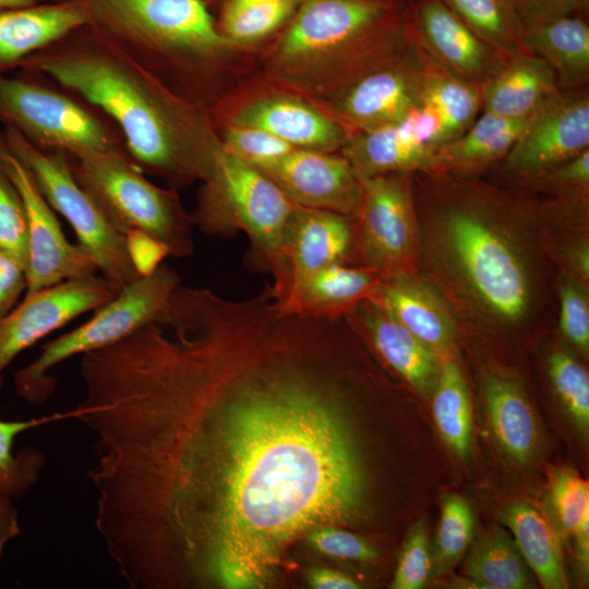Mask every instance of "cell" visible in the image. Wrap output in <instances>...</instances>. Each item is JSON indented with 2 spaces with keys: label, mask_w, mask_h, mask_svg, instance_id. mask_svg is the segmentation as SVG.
Returning <instances> with one entry per match:
<instances>
[{
  "label": "cell",
  "mask_w": 589,
  "mask_h": 589,
  "mask_svg": "<svg viewBox=\"0 0 589 589\" xmlns=\"http://www.w3.org/2000/svg\"><path fill=\"white\" fill-rule=\"evenodd\" d=\"M561 328L582 352L589 349V308L582 292L572 283L561 288Z\"/></svg>",
  "instance_id": "b9f144b4"
},
{
  "label": "cell",
  "mask_w": 589,
  "mask_h": 589,
  "mask_svg": "<svg viewBox=\"0 0 589 589\" xmlns=\"http://www.w3.org/2000/svg\"><path fill=\"white\" fill-rule=\"evenodd\" d=\"M549 373L553 387L569 418L584 435H588V372L572 356L557 351L549 359Z\"/></svg>",
  "instance_id": "e575fe53"
},
{
  "label": "cell",
  "mask_w": 589,
  "mask_h": 589,
  "mask_svg": "<svg viewBox=\"0 0 589 589\" xmlns=\"http://www.w3.org/2000/svg\"><path fill=\"white\" fill-rule=\"evenodd\" d=\"M412 172H392L359 177L361 199L358 233L353 244L383 280L399 277L414 245L416 218L412 197Z\"/></svg>",
  "instance_id": "30bf717a"
},
{
  "label": "cell",
  "mask_w": 589,
  "mask_h": 589,
  "mask_svg": "<svg viewBox=\"0 0 589 589\" xmlns=\"http://www.w3.org/2000/svg\"><path fill=\"white\" fill-rule=\"evenodd\" d=\"M19 70L41 74L103 111L144 173L172 187L211 177L219 147L195 108L97 26L72 31Z\"/></svg>",
  "instance_id": "7a4b0ae2"
},
{
  "label": "cell",
  "mask_w": 589,
  "mask_h": 589,
  "mask_svg": "<svg viewBox=\"0 0 589 589\" xmlns=\"http://www.w3.org/2000/svg\"><path fill=\"white\" fill-rule=\"evenodd\" d=\"M481 40L504 58L528 51L514 0H442Z\"/></svg>",
  "instance_id": "4dcf8cb0"
},
{
  "label": "cell",
  "mask_w": 589,
  "mask_h": 589,
  "mask_svg": "<svg viewBox=\"0 0 589 589\" xmlns=\"http://www.w3.org/2000/svg\"><path fill=\"white\" fill-rule=\"evenodd\" d=\"M575 538L576 558L584 576L589 569V517H586L573 533Z\"/></svg>",
  "instance_id": "c3c4849f"
},
{
  "label": "cell",
  "mask_w": 589,
  "mask_h": 589,
  "mask_svg": "<svg viewBox=\"0 0 589 589\" xmlns=\"http://www.w3.org/2000/svg\"><path fill=\"white\" fill-rule=\"evenodd\" d=\"M296 0L256 3L225 11L223 27L229 40L251 41L268 35L291 14Z\"/></svg>",
  "instance_id": "8d00e7d4"
},
{
  "label": "cell",
  "mask_w": 589,
  "mask_h": 589,
  "mask_svg": "<svg viewBox=\"0 0 589 589\" xmlns=\"http://www.w3.org/2000/svg\"><path fill=\"white\" fill-rule=\"evenodd\" d=\"M120 289L103 275L94 274L25 293L0 318V389L5 371L20 353L77 316L105 304Z\"/></svg>",
  "instance_id": "7c38bea8"
},
{
  "label": "cell",
  "mask_w": 589,
  "mask_h": 589,
  "mask_svg": "<svg viewBox=\"0 0 589 589\" xmlns=\"http://www.w3.org/2000/svg\"><path fill=\"white\" fill-rule=\"evenodd\" d=\"M181 285L178 273L161 264L154 273L122 287L85 323L47 341L38 356L14 374L16 395L32 405L47 401L57 388L52 370L62 362L110 346L152 320Z\"/></svg>",
  "instance_id": "52a82bcc"
},
{
  "label": "cell",
  "mask_w": 589,
  "mask_h": 589,
  "mask_svg": "<svg viewBox=\"0 0 589 589\" xmlns=\"http://www.w3.org/2000/svg\"><path fill=\"white\" fill-rule=\"evenodd\" d=\"M453 195L457 200L443 205V217L465 275L495 313L509 320L520 317L528 303V283L519 259L468 194Z\"/></svg>",
  "instance_id": "9c48e42d"
},
{
  "label": "cell",
  "mask_w": 589,
  "mask_h": 589,
  "mask_svg": "<svg viewBox=\"0 0 589 589\" xmlns=\"http://www.w3.org/2000/svg\"><path fill=\"white\" fill-rule=\"evenodd\" d=\"M433 397V416L440 434L460 458H466L472 444V410L466 381L455 362L440 370Z\"/></svg>",
  "instance_id": "1f68e13d"
},
{
  "label": "cell",
  "mask_w": 589,
  "mask_h": 589,
  "mask_svg": "<svg viewBox=\"0 0 589 589\" xmlns=\"http://www.w3.org/2000/svg\"><path fill=\"white\" fill-rule=\"evenodd\" d=\"M526 49L554 71L560 89L585 87L589 82V24L582 14L556 17L522 32Z\"/></svg>",
  "instance_id": "cb8c5ba5"
},
{
  "label": "cell",
  "mask_w": 589,
  "mask_h": 589,
  "mask_svg": "<svg viewBox=\"0 0 589 589\" xmlns=\"http://www.w3.org/2000/svg\"><path fill=\"white\" fill-rule=\"evenodd\" d=\"M336 330L251 301L127 416L116 496L167 587H263L298 533L360 515L365 473Z\"/></svg>",
  "instance_id": "6da1fadb"
},
{
  "label": "cell",
  "mask_w": 589,
  "mask_h": 589,
  "mask_svg": "<svg viewBox=\"0 0 589 589\" xmlns=\"http://www.w3.org/2000/svg\"><path fill=\"white\" fill-rule=\"evenodd\" d=\"M74 419V409L20 420L0 417V494L23 498L38 482L46 466L43 452L34 446L14 449L21 434L58 421Z\"/></svg>",
  "instance_id": "f1b7e54d"
},
{
  "label": "cell",
  "mask_w": 589,
  "mask_h": 589,
  "mask_svg": "<svg viewBox=\"0 0 589 589\" xmlns=\"http://www.w3.org/2000/svg\"><path fill=\"white\" fill-rule=\"evenodd\" d=\"M1 131L11 152L26 166L53 211L67 219L77 243L92 255L101 275L119 288L137 279L124 236L76 181L70 156L39 149L10 127Z\"/></svg>",
  "instance_id": "ba28073f"
},
{
  "label": "cell",
  "mask_w": 589,
  "mask_h": 589,
  "mask_svg": "<svg viewBox=\"0 0 589 589\" xmlns=\"http://www.w3.org/2000/svg\"><path fill=\"white\" fill-rule=\"evenodd\" d=\"M40 2V0H0V9L22 8Z\"/></svg>",
  "instance_id": "f907efd6"
},
{
  "label": "cell",
  "mask_w": 589,
  "mask_h": 589,
  "mask_svg": "<svg viewBox=\"0 0 589 589\" xmlns=\"http://www.w3.org/2000/svg\"><path fill=\"white\" fill-rule=\"evenodd\" d=\"M88 22L81 0L0 9V77L19 70L28 57Z\"/></svg>",
  "instance_id": "d6986e66"
},
{
  "label": "cell",
  "mask_w": 589,
  "mask_h": 589,
  "mask_svg": "<svg viewBox=\"0 0 589 589\" xmlns=\"http://www.w3.org/2000/svg\"><path fill=\"white\" fill-rule=\"evenodd\" d=\"M0 167L17 189L27 218L25 293L63 280L94 275L98 271L94 259L82 245L67 239L53 208L39 191L26 166L11 152L1 130Z\"/></svg>",
  "instance_id": "8fae6325"
},
{
  "label": "cell",
  "mask_w": 589,
  "mask_h": 589,
  "mask_svg": "<svg viewBox=\"0 0 589 589\" xmlns=\"http://www.w3.org/2000/svg\"><path fill=\"white\" fill-rule=\"evenodd\" d=\"M221 148L256 168L271 165L294 149L265 130L237 124L226 131Z\"/></svg>",
  "instance_id": "74e56055"
},
{
  "label": "cell",
  "mask_w": 589,
  "mask_h": 589,
  "mask_svg": "<svg viewBox=\"0 0 589 589\" xmlns=\"http://www.w3.org/2000/svg\"><path fill=\"white\" fill-rule=\"evenodd\" d=\"M26 286L25 266L12 255L0 251V318L17 304Z\"/></svg>",
  "instance_id": "f6af8a7d"
},
{
  "label": "cell",
  "mask_w": 589,
  "mask_h": 589,
  "mask_svg": "<svg viewBox=\"0 0 589 589\" xmlns=\"http://www.w3.org/2000/svg\"><path fill=\"white\" fill-rule=\"evenodd\" d=\"M306 580L316 589H357L359 584L350 576L328 568H314L309 572Z\"/></svg>",
  "instance_id": "7dc6e473"
},
{
  "label": "cell",
  "mask_w": 589,
  "mask_h": 589,
  "mask_svg": "<svg viewBox=\"0 0 589 589\" xmlns=\"http://www.w3.org/2000/svg\"><path fill=\"white\" fill-rule=\"evenodd\" d=\"M76 181L121 235L139 230L161 241L173 257L194 251L193 219L178 194L151 182L129 154L70 157Z\"/></svg>",
  "instance_id": "8992f818"
},
{
  "label": "cell",
  "mask_w": 589,
  "mask_h": 589,
  "mask_svg": "<svg viewBox=\"0 0 589 589\" xmlns=\"http://www.w3.org/2000/svg\"><path fill=\"white\" fill-rule=\"evenodd\" d=\"M296 206L263 171L219 147L191 216L208 236L247 233L275 283L281 274L285 232Z\"/></svg>",
  "instance_id": "5b68a950"
},
{
  "label": "cell",
  "mask_w": 589,
  "mask_h": 589,
  "mask_svg": "<svg viewBox=\"0 0 589 589\" xmlns=\"http://www.w3.org/2000/svg\"><path fill=\"white\" fill-rule=\"evenodd\" d=\"M432 573V557L425 525L418 521L410 530L395 570L392 588L420 589Z\"/></svg>",
  "instance_id": "ab89813d"
},
{
  "label": "cell",
  "mask_w": 589,
  "mask_h": 589,
  "mask_svg": "<svg viewBox=\"0 0 589 589\" xmlns=\"http://www.w3.org/2000/svg\"><path fill=\"white\" fill-rule=\"evenodd\" d=\"M552 524L563 536H573L589 517V485L575 470L561 469L552 477L548 495Z\"/></svg>",
  "instance_id": "d590c367"
},
{
  "label": "cell",
  "mask_w": 589,
  "mask_h": 589,
  "mask_svg": "<svg viewBox=\"0 0 589 589\" xmlns=\"http://www.w3.org/2000/svg\"><path fill=\"white\" fill-rule=\"evenodd\" d=\"M426 64V55L412 41L398 57L345 85L339 113L356 132L398 120L421 99Z\"/></svg>",
  "instance_id": "9a60e30c"
},
{
  "label": "cell",
  "mask_w": 589,
  "mask_h": 589,
  "mask_svg": "<svg viewBox=\"0 0 589 589\" xmlns=\"http://www.w3.org/2000/svg\"><path fill=\"white\" fill-rule=\"evenodd\" d=\"M514 4L524 29L556 17L582 14L589 0H514Z\"/></svg>",
  "instance_id": "7bdbcfd3"
},
{
  "label": "cell",
  "mask_w": 589,
  "mask_h": 589,
  "mask_svg": "<svg viewBox=\"0 0 589 589\" xmlns=\"http://www.w3.org/2000/svg\"><path fill=\"white\" fill-rule=\"evenodd\" d=\"M21 534L19 512L14 500L0 494V563L8 544Z\"/></svg>",
  "instance_id": "bcb514c9"
},
{
  "label": "cell",
  "mask_w": 589,
  "mask_h": 589,
  "mask_svg": "<svg viewBox=\"0 0 589 589\" xmlns=\"http://www.w3.org/2000/svg\"><path fill=\"white\" fill-rule=\"evenodd\" d=\"M433 351L450 350L455 328L444 305L425 287L396 277L381 280L371 297Z\"/></svg>",
  "instance_id": "484cf974"
},
{
  "label": "cell",
  "mask_w": 589,
  "mask_h": 589,
  "mask_svg": "<svg viewBox=\"0 0 589 589\" xmlns=\"http://www.w3.org/2000/svg\"><path fill=\"white\" fill-rule=\"evenodd\" d=\"M277 1H283V0H230L226 8V11L237 10L242 7L250 5V4L277 2Z\"/></svg>",
  "instance_id": "681fc988"
},
{
  "label": "cell",
  "mask_w": 589,
  "mask_h": 589,
  "mask_svg": "<svg viewBox=\"0 0 589 589\" xmlns=\"http://www.w3.org/2000/svg\"><path fill=\"white\" fill-rule=\"evenodd\" d=\"M27 218L21 195L0 167V251L26 266Z\"/></svg>",
  "instance_id": "f35d334b"
},
{
  "label": "cell",
  "mask_w": 589,
  "mask_h": 589,
  "mask_svg": "<svg viewBox=\"0 0 589 589\" xmlns=\"http://www.w3.org/2000/svg\"><path fill=\"white\" fill-rule=\"evenodd\" d=\"M97 26L163 83L200 71L230 41L203 0H81ZM165 84V83H164Z\"/></svg>",
  "instance_id": "3957f363"
},
{
  "label": "cell",
  "mask_w": 589,
  "mask_h": 589,
  "mask_svg": "<svg viewBox=\"0 0 589 589\" xmlns=\"http://www.w3.org/2000/svg\"><path fill=\"white\" fill-rule=\"evenodd\" d=\"M560 91L553 69L525 51L507 57L481 84L482 111L526 120Z\"/></svg>",
  "instance_id": "7402d4cb"
},
{
  "label": "cell",
  "mask_w": 589,
  "mask_h": 589,
  "mask_svg": "<svg viewBox=\"0 0 589 589\" xmlns=\"http://www.w3.org/2000/svg\"><path fill=\"white\" fill-rule=\"evenodd\" d=\"M349 321L362 328L380 356L411 386L424 393L435 387L441 370L435 351L384 308L366 299L350 313Z\"/></svg>",
  "instance_id": "44dd1931"
},
{
  "label": "cell",
  "mask_w": 589,
  "mask_h": 589,
  "mask_svg": "<svg viewBox=\"0 0 589 589\" xmlns=\"http://www.w3.org/2000/svg\"><path fill=\"white\" fill-rule=\"evenodd\" d=\"M352 248L353 228L347 215L297 205L285 232L281 274L271 286L277 301L303 276L345 263Z\"/></svg>",
  "instance_id": "ac0fdd59"
},
{
  "label": "cell",
  "mask_w": 589,
  "mask_h": 589,
  "mask_svg": "<svg viewBox=\"0 0 589 589\" xmlns=\"http://www.w3.org/2000/svg\"><path fill=\"white\" fill-rule=\"evenodd\" d=\"M501 520L513 533L521 556L541 586L568 588L558 532L551 520L521 501L507 505Z\"/></svg>",
  "instance_id": "83f0119b"
},
{
  "label": "cell",
  "mask_w": 589,
  "mask_h": 589,
  "mask_svg": "<svg viewBox=\"0 0 589 589\" xmlns=\"http://www.w3.org/2000/svg\"><path fill=\"white\" fill-rule=\"evenodd\" d=\"M0 124L35 147L82 157L127 153L116 124L98 108L41 74L19 70L0 77Z\"/></svg>",
  "instance_id": "277c9868"
},
{
  "label": "cell",
  "mask_w": 589,
  "mask_h": 589,
  "mask_svg": "<svg viewBox=\"0 0 589 589\" xmlns=\"http://www.w3.org/2000/svg\"><path fill=\"white\" fill-rule=\"evenodd\" d=\"M589 149L588 87L560 89L526 120L505 156L510 173L539 178Z\"/></svg>",
  "instance_id": "4fadbf2b"
},
{
  "label": "cell",
  "mask_w": 589,
  "mask_h": 589,
  "mask_svg": "<svg viewBox=\"0 0 589 589\" xmlns=\"http://www.w3.org/2000/svg\"><path fill=\"white\" fill-rule=\"evenodd\" d=\"M422 94L440 112L446 142L465 132L482 111L480 85L449 73L429 58Z\"/></svg>",
  "instance_id": "d6a6232c"
},
{
  "label": "cell",
  "mask_w": 589,
  "mask_h": 589,
  "mask_svg": "<svg viewBox=\"0 0 589 589\" xmlns=\"http://www.w3.org/2000/svg\"><path fill=\"white\" fill-rule=\"evenodd\" d=\"M297 205L356 214L361 183L344 156L329 152L294 148L275 163L257 168Z\"/></svg>",
  "instance_id": "e0dca14e"
},
{
  "label": "cell",
  "mask_w": 589,
  "mask_h": 589,
  "mask_svg": "<svg viewBox=\"0 0 589 589\" xmlns=\"http://www.w3.org/2000/svg\"><path fill=\"white\" fill-rule=\"evenodd\" d=\"M306 539L315 550L335 558L366 562L376 557L375 549L366 540L334 525L311 529Z\"/></svg>",
  "instance_id": "60d3db41"
},
{
  "label": "cell",
  "mask_w": 589,
  "mask_h": 589,
  "mask_svg": "<svg viewBox=\"0 0 589 589\" xmlns=\"http://www.w3.org/2000/svg\"><path fill=\"white\" fill-rule=\"evenodd\" d=\"M484 398L498 446L518 464L529 462L539 447V430L524 390L512 380L491 375L484 383Z\"/></svg>",
  "instance_id": "4316f807"
},
{
  "label": "cell",
  "mask_w": 589,
  "mask_h": 589,
  "mask_svg": "<svg viewBox=\"0 0 589 589\" xmlns=\"http://www.w3.org/2000/svg\"><path fill=\"white\" fill-rule=\"evenodd\" d=\"M124 239L129 259L140 277L154 273L169 255L161 241L143 231H129Z\"/></svg>",
  "instance_id": "ee69618b"
},
{
  "label": "cell",
  "mask_w": 589,
  "mask_h": 589,
  "mask_svg": "<svg viewBox=\"0 0 589 589\" xmlns=\"http://www.w3.org/2000/svg\"><path fill=\"white\" fill-rule=\"evenodd\" d=\"M473 515L469 503L457 494L444 496L440 525L431 552L432 574L447 573L471 542Z\"/></svg>",
  "instance_id": "836d02e7"
},
{
  "label": "cell",
  "mask_w": 589,
  "mask_h": 589,
  "mask_svg": "<svg viewBox=\"0 0 589 589\" xmlns=\"http://www.w3.org/2000/svg\"><path fill=\"white\" fill-rule=\"evenodd\" d=\"M233 124L265 130L294 148L330 152L344 146L349 137L335 120L287 97L249 104L235 116Z\"/></svg>",
  "instance_id": "603a6c76"
},
{
  "label": "cell",
  "mask_w": 589,
  "mask_h": 589,
  "mask_svg": "<svg viewBox=\"0 0 589 589\" xmlns=\"http://www.w3.org/2000/svg\"><path fill=\"white\" fill-rule=\"evenodd\" d=\"M446 142L442 117L423 95L396 121L357 131L342 146V156L359 177L425 170Z\"/></svg>",
  "instance_id": "5bb4252c"
},
{
  "label": "cell",
  "mask_w": 589,
  "mask_h": 589,
  "mask_svg": "<svg viewBox=\"0 0 589 589\" xmlns=\"http://www.w3.org/2000/svg\"><path fill=\"white\" fill-rule=\"evenodd\" d=\"M380 281L371 269L329 264L292 283L278 302L279 310L285 314L337 320L344 311H353L371 299Z\"/></svg>",
  "instance_id": "ffe728a7"
},
{
  "label": "cell",
  "mask_w": 589,
  "mask_h": 589,
  "mask_svg": "<svg viewBox=\"0 0 589 589\" xmlns=\"http://www.w3.org/2000/svg\"><path fill=\"white\" fill-rule=\"evenodd\" d=\"M524 123L481 111L465 132L436 148L425 170L447 175L478 171L505 158Z\"/></svg>",
  "instance_id": "d4e9b609"
},
{
  "label": "cell",
  "mask_w": 589,
  "mask_h": 589,
  "mask_svg": "<svg viewBox=\"0 0 589 589\" xmlns=\"http://www.w3.org/2000/svg\"><path fill=\"white\" fill-rule=\"evenodd\" d=\"M411 40L434 63L481 84L506 59L481 40L442 0L408 5Z\"/></svg>",
  "instance_id": "2e32d148"
},
{
  "label": "cell",
  "mask_w": 589,
  "mask_h": 589,
  "mask_svg": "<svg viewBox=\"0 0 589 589\" xmlns=\"http://www.w3.org/2000/svg\"><path fill=\"white\" fill-rule=\"evenodd\" d=\"M465 573L477 588H536V580L507 530L495 527L471 549Z\"/></svg>",
  "instance_id": "f546056e"
}]
</instances>
